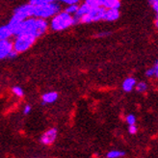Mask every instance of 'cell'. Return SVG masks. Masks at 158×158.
I'll list each match as a JSON object with an SVG mask.
<instances>
[{"instance_id":"5bb4252c","label":"cell","mask_w":158,"mask_h":158,"mask_svg":"<svg viewBox=\"0 0 158 158\" xmlns=\"http://www.w3.org/2000/svg\"><path fill=\"white\" fill-rule=\"evenodd\" d=\"M13 36L11 30L8 27V25L0 26V40H7L10 39V37Z\"/></svg>"},{"instance_id":"83f0119b","label":"cell","mask_w":158,"mask_h":158,"mask_svg":"<svg viewBox=\"0 0 158 158\" xmlns=\"http://www.w3.org/2000/svg\"><path fill=\"white\" fill-rule=\"evenodd\" d=\"M155 26H156V28L158 29V15L156 17V19H155Z\"/></svg>"},{"instance_id":"2e32d148","label":"cell","mask_w":158,"mask_h":158,"mask_svg":"<svg viewBox=\"0 0 158 158\" xmlns=\"http://www.w3.org/2000/svg\"><path fill=\"white\" fill-rule=\"evenodd\" d=\"M135 88L138 93H146L148 90V84L146 82H139L136 83Z\"/></svg>"},{"instance_id":"7402d4cb","label":"cell","mask_w":158,"mask_h":158,"mask_svg":"<svg viewBox=\"0 0 158 158\" xmlns=\"http://www.w3.org/2000/svg\"><path fill=\"white\" fill-rule=\"evenodd\" d=\"M152 74H153L152 77L158 78V61H156V63L154 64V66L152 68Z\"/></svg>"},{"instance_id":"f546056e","label":"cell","mask_w":158,"mask_h":158,"mask_svg":"<svg viewBox=\"0 0 158 158\" xmlns=\"http://www.w3.org/2000/svg\"><path fill=\"white\" fill-rule=\"evenodd\" d=\"M153 3H158V0H153Z\"/></svg>"},{"instance_id":"3957f363","label":"cell","mask_w":158,"mask_h":158,"mask_svg":"<svg viewBox=\"0 0 158 158\" xmlns=\"http://www.w3.org/2000/svg\"><path fill=\"white\" fill-rule=\"evenodd\" d=\"M61 11V6L59 3L55 2H50L44 5H39V6H34L33 8V17L35 18H40V19H49L54 17L57 13Z\"/></svg>"},{"instance_id":"52a82bcc","label":"cell","mask_w":158,"mask_h":158,"mask_svg":"<svg viewBox=\"0 0 158 158\" xmlns=\"http://www.w3.org/2000/svg\"><path fill=\"white\" fill-rule=\"evenodd\" d=\"M58 137V130L56 127H51L44 131L40 137V143L44 146H51L55 143Z\"/></svg>"},{"instance_id":"8992f818","label":"cell","mask_w":158,"mask_h":158,"mask_svg":"<svg viewBox=\"0 0 158 158\" xmlns=\"http://www.w3.org/2000/svg\"><path fill=\"white\" fill-rule=\"evenodd\" d=\"M33 8H34V6L31 5L30 3L22 5L15 10L13 17L18 19L19 20H21V21L30 18V17H33Z\"/></svg>"},{"instance_id":"484cf974","label":"cell","mask_w":158,"mask_h":158,"mask_svg":"<svg viewBox=\"0 0 158 158\" xmlns=\"http://www.w3.org/2000/svg\"><path fill=\"white\" fill-rule=\"evenodd\" d=\"M109 34H110V32H100V33L97 34L96 37H98V38H103V37L109 36Z\"/></svg>"},{"instance_id":"7a4b0ae2","label":"cell","mask_w":158,"mask_h":158,"mask_svg":"<svg viewBox=\"0 0 158 158\" xmlns=\"http://www.w3.org/2000/svg\"><path fill=\"white\" fill-rule=\"evenodd\" d=\"M74 24L73 17L70 14L65 12H59L52 17L50 22V28L53 31H63Z\"/></svg>"},{"instance_id":"277c9868","label":"cell","mask_w":158,"mask_h":158,"mask_svg":"<svg viewBox=\"0 0 158 158\" xmlns=\"http://www.w3.org/2000/svg\"><path fill=\"white\" fill-rule=\"evenodd\" d=\"M15 41L13 42V48L18 53H22L28 50L35 44L37 38L31 34L22 33L15 36Z\"/></svg>"},{"instance_id":"4fadbf2b","label":"cell","mask_w":158,"mask_h":158,"mask_svg":"<svg viewBox=\"0 0 158 158\" xmlns=\"http://www.w3.org/2000/svg\"><path fill=\"white\" fill-rule=\"evenodd\" d=\"M136 83V79L134 77H127L123 82V90L126 93H129L135 88Z\"/></svg>"},{"instance_id":"4dcf8cb0","label":"cell","mask_w":158,"mask_h":158,"mask_svg":"<svg viewBox=\"0 0 158 158\" xmlns=\"http://www.w3.org/2000/svg\"><path fill=\"white\" fill-rule=\"evenodd\" d=\"M33 158H41V157H33Z\"/></svg>"},{"instance_id":"9c48e42d","label":"cell","mask_w":158,"mask_h":158,"mask_svg":"<svg viewBox=\"0 0 158 158\" xmlns=\"http://www.w3.org/2000/svg\"><path fill=\"white\" fill-rule=\"evenodd\" d=\"M97 3L105 9H120L121 7V0H97Z\"/></svg>"},{"instance_id":"cb8c5ba5","label":"cell","mask_w":158,"mask_h":158,"mask_svg":"<svg viewBox=\"0 0 158 158\" xmlns=\"http://www.w3.org/2000/svg\"><path fill=\"white\" fill-rule=\"evenodd\" d=\"M57 1H62V2L69 5V4H73V3H78L79 0H57Z\"/></svg>"},{"instance_id":"44dd1931","label":"cell","mask_w":158,"mask_h":158,"mask_svg":"<svg viewBox=\"0 0 158 158\" xmlns=\"http://www.w3.org/2000/svg\"><path fill=\"white\" fill-rule=\"evenodd\" d=\"M128 132L131 134V135H134L138 132V127L136 126V124H131L128 126Z\"/></svg>"},{"instance_id":"9a60e30c","label":"cell","mask_w":158,"mask_h":158,"mask_svg":"<svg viewBox=\"0 0 158 158\" xmlns=\"http://www.w3.org/2000/svg\"><path fill=\"white\" fill-rule=\"evenodd\" d=\"M125 156V152L123 151H118V149H112L106 153L107 158H122Z\"/></svg>"},{"instance_id":"30bf717a","label":"cell","mask_w":158,"mask_h":158,"mask_svg":"<svg viewBox=\"0 0 158 158\" xmlns=\"http://www.w3.org/2000/svg\"><path fill=\"white\" fill-rule=\"evenodd\" d=\"M91 10V8L87 5L86 3H83L81 5L78 6V9L76 11V13L74 14V17H73V20H74V24H76L77 22H80V19L85 15L87 13Z\"/></svg>"},{"instance_id":"4316f807","label":"cell","mask_w":158,"mask_h":158,"mask_svg":"<svg viewBox=\"0 0 158 158\" xmlns=\"http://www.w3.org/2000/svg\"><path fill=\"white\" fill-rule=\"evenodd\" d=\"M152 6V8H153V10L155 11L156 15H158V3H153Z\"/></svg>"},{"instance_id":"6da1fadb","label":"cell","mask_w":158,"mask_h":158,"mask_svg":"<svg viewBox=\"0 0 158 158\" xmlns=\"http://www.w3.org/2000/svg\"><path fill=\"white\" fill-rule=\"evenodd\" d=\"M48 26L49 25L46 19L30 17L21 21L18 35L22 33H27L35 36L36 38H40L44 34H45L47 29H48Z\"/></svg>"},{"instance_id":"5b68a950","label":"cell","mask_w":158,"mask_h":158,"mask_svg":"<svg viewBox=\"0 0 158 158\" xmlns=\"http://www.w3.org/2000/svg\"><path fill=\"white\" fill-rule=\"evenodd\" d=\"M104 12H105V8H103V7L91 8V10L80 19V22L88 24V23L103 20Z\"/></svg>"},{"instance_id":"e0dca14e","label":"cell","mask_w":158,"mask_h":158,"mask_svg":"<svg viewBox=\"0 0 158 158\" xmlns=\"http://www.w3.org/2000/svg\"><path fill=\"white\" fill-rule=\"evenodd\" d=\"M12 92H13V94H15V96L18 97V98H22L23 96H24V92H23L22 88H21V87H19V86L13 87Z\"/></svg>"},{"instance_id":"8fae6325","label":"cell","mask_w":158,"mask_h":158,"mask_svg":"<svg viewBox=\"0 0 158 158\" xmlns=\"http://www.w3.org/2000/svg\"><path fill=\"white\" fill-rule=\"evenodd\" d=\"M118 18H120V12H118V9H105L103 20L115 21Z\"/></svg>"},{"instance_id":"f1b7e54d","label":"cell","mask_w":158,"mask_h":158,"mask_svg":"<svg viewBox=\"0 0 158 158\" xmlns=\"http://www.w3.org/2000/svg\"><path fill=\"white\" fill-rule=\"evenodd\" d=\"M148 3L151 4V5H152V4H153V0H148Z\"/></svg>"},{"instance_id":"603a6c76","label":"cell","mask_w":158,"mask_h":158,"mask_svg":"<svg viewBox=\"0 0 158 158\" xmlns=\"http://www.w3.org/2000/svg\"><path fill=\"white\" fill-rule=\"evenodd\" d=\"M31 110H32V107H31L29 104L25 105L24 108H23V114H24V115H28L31 112Z\"/></svg>"},{"instance_id":"ac0fdd59","label":"cell","mask_w":158,"mask_h":158,"mask_svg":"<svg viewBox=\"0 0 158 158\" xmlns=\"http://www.w3.org/2000/svg\"><path fill=\"white\" fill-rule=\"evenodd\" d=\"M57 0H30V4L33 6H39V5H44L50 2H55Z\"/></svg>"},{"instance_id":"7c38bea8","label":"cell","mask_w":158,"mask_h":158,"mask_svg":"<svg viewBox=\"0 0 158 158\" xmlns=\"http://www.w3.org/2000/svg\"><path fill=\"white\" fill-rule=\"evenodd\" d=\"M58 99V93L57 92H47L43 94L42 101L43 104H50L53 103Z\"/></svg>"},{"instance_id":"ba28073f","label":"cell","mask_w":158,"mask_h":158,"mask_svg":"<svg viewBox=\"0 0 158 158\" xmlns=\"http://www.w3.org/2000/svg\"><path fill=\"white\" fill-rule=\"evenodd\" d=\"M13 49V42H11L9 39L0 40V60L8 58Z\"/></svg>"},{"instance_id":"d6986e66","label":"cell","mask_w":158,"mask_h":158,"mask_svg":"<svg viewBox=\"0 0 158 158\" xmlns=\"http://www.w3.org/2000/svg\"><path fill=\"white\" fill-rule=\"evenodd\" d=\"M78 6H79V5H78L77 3L69 4V5L68 6V8L66 9V12L69 13V14H70V15H74V14L76 13L77 9H78Z\"/></svg>"},{"instance_id":"d4e9b609","label":"cell","mask_w":158,"mask_h":158,"mask_svg":"<svg viewBox=\"0 0 158 158\" xmlns=\"http://www.w3.org/2000/svg\"><path fill=\"white\" fill-rule=\"evenodd\" d=\"M18 52L17 51H15L14 49L10 52V54H9V56H8V58H9V59H13V58H15V57H17L18 56Z\"/></svg>"},{"instance_id":"ffe728a7","label":"cell","mask_w":158,"mask_h":158,"mask_svg":"<svg viewBox=\"0 0 158 158\" xmlns=\"http://www.w3.org/2000/svg\"><path fill=\"white\" fill-rule=\"evenodd\" d=\"M125 122L128 125H131V124H136V117L134 116L133 114H129L125 117Z\"/></svg>"}]
</instances>
